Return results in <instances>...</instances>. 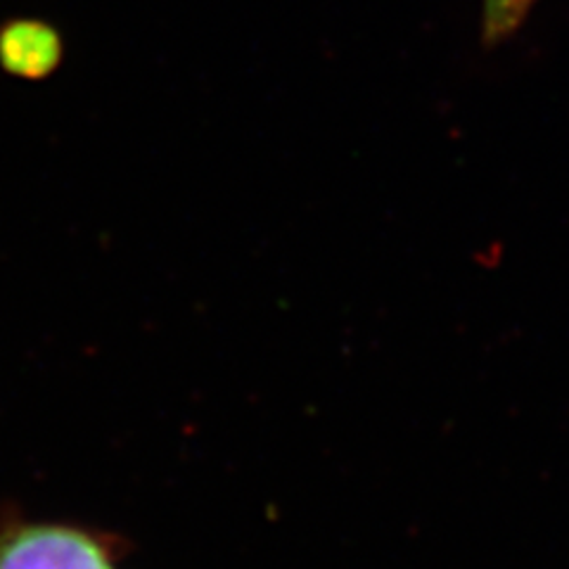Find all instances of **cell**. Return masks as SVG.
Masks as SVG:
<instances>
[{"mask_svg":"<svg viewBox=\"0 0 569 569\" xmlns=\"http://www.w3.org/2000/svg\"><path fill=\"white\" fill-rule=\"evenodd\" d=\"M537 0H482V31L487 43H501L520 29Z\"/></svg>","mask_w":569,"mask_h":569,"instance_id":"2","label":"cell"},{"mask_svg":"<svg viewBox=\"0 0 569 569\" xmlns=\"http://www.w3.org/2000/svg\"><path fill=\"white\" fill-rule=\"evenodd\" d=\"M129 546L117 533L62 520H0V569H121Z\"/></svg>","mask_w":569,"mask_h":569,"instance_id":"1","label":"cell"}]
</instances>
